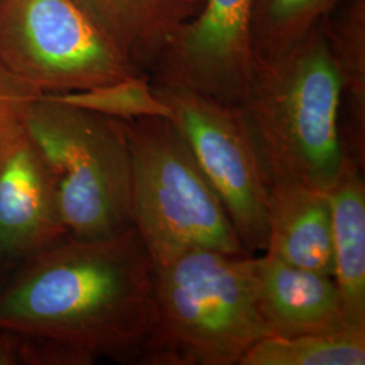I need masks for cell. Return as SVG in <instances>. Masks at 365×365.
I'll return each mask as SVG.
<instances>
[{
	"instance_id": "4",
	"label": "cell",
	"mask_w": 365,
	"mask_h": 365,
	"mask_svg": "<svg viewBox=\"0 0 365 365\" xmlns=\"http://www.w3.org/2000/svg\"><path fill=\"white\" fill-rule=\"evenodd\" d=\"M120 123L130 153L133 226L155 267L195 249L249 256L172 119L144 117Z\"/></svg>"
},
{
	"instance_id": "5",
	"label": "cell",
	"mask_w": 365,
	"mask_h": 365,
	"mask_svg": "<svg viewBox=\"0 0 365 365\" xmlns=\"http://www.w3.org/2000/svg\"><path fill=\"white\" fill-rule=\"evenodd\" d=\"M25 126L56 179L69 235L110 237L133 226L130 153L120 119L38 95L27 106Z\"/></svg>"
},
{
	"instance_id": "11",
	"label": "cell",
	"mask_w": 365,
	"mask_h": 365,
	"mask_svg": "<svg viewBox=\"0 0 365 365\" xmlns=\"http://www.w3.org/2000/svg\"><path fill=\"white\" fill-rule=\"evenodd\" d=\"M75 1L106 38L148 76L205 3V0Z\"/></svg>"
},
{
	"instance_id": "8",
	"label": "cell",
	"mask_w": 365,
	"mask_h": 365,
	"mask_svg": "<svg viewBox=\"0 0 365 365\" xmlns=\"http://www.w3.org/2000/svg\"><path fill=\"white\" fill-rule=\"evenodd\" d=\"M255 0H205L149 73L152 84L240 106L253 72Z\"/></svg>"
},
{
	"instance_id": "3",
	"label": "cell",
	"mask_w": 365,
	"mask_h": 365,
	"mask_svg": "<svg viewBox=\"0 0 365 365\" xmlns=\"http://www.w3.org/2000/svg\"><path fill=\"white\" fill-rule=\"evenodd\" d=\"M155 318L138 364L237 365L268 329L252 256L211 249L155 267Z\"/></svg>"
},
{
	"instance_id": "2",
	"label": "cell",
	"mask_w": 365,
	"mask_h": 365,
	"mask_svg": "<svg viewBox=\"0 0 365 365\" xmlns=\"http://www.w3.org/2000/svg\"><path fill=\"white\" fill-rule=\"evenodd\" d=\"M342 84L321 25L286 53L260 57L240 110L268 185L294 180L329 191L345 158Z\"/></svg>"
},
{
	"instance_id": "1",
	"label": "cell",
	"mask_w": 365,
	"mask_h": 365,
	"mask_svg": "<svg viewBox=\"0 0 365 365\" xmlns=\"http://www.w3.org/2000/svg\"><path fill=\"white\" fill-rule=\"evenodd\" d=\"M155 264L134 226L68 235L15 265L0 288V331L19 365L138 364L155 318Z\"/></svg>"
},
{
	"instance_id": "16",
	"label": "cell",
	"mask_w": 365,
	"mask_h": 365,
	"mask_svg": "<svg viewBox=\"0 0 365 365\" xmlns=\"http://www.w3.org/2000/svg\"><path fill=\"white\" fill-rule=\"evenodd\" d=\"M344 0H255L250 38L255 56L286 53L310 36Z\"/></svg>"
},
{
	"instance_id": "6",
	"label": "cell",
	"mask_w": 365,
	"mask_h": 365,
	"mask_svg": "<svg viewBox=\"0 0 365 365\" xmlns=\"http://www.w3.org/2000/svg\"><path fill=\"white\" fill-rule=\"evenodd\" d=\"M0 64L41 95L145 75L75 0H0Z\"/></svg>"
},
{
	"instance_id": "10",
	"label": "cell",
	"mask_w": 365,
	"mask_h": 365,
	"mask_svg": "<svg viewBox=\"0 0 365 365\" xmlns=\"http://www.w3.org/2000/svg\"><path fill=\"white\" fill-rule=\"evenodd\" d=\"M253 276L257 307L271 337L349 327L333 277L289 265L268 253L253 257Z\"/></svg>"
},
{
	"instance_id": "20",
	"label": "cell",
	"mask_w": 365,
	"mask_h": 365,
	"mask_svg": "<svg viewBox=\"0 0 365 365\" xmlns=\"http://www.w3.org/2000/svg\"><path fill=\"white\" fill-rule=\"evenodd\" d=\"M11 269L13 268H10L7 264H4L3 261L0 260V288L4 284V282H6L9 274L11 272Z\"/></svg>"
},
{
	"instance_id": "18",
	"label": "cell",
	"mask_w": 365,
	"mask_h": 365,
	"mask_svg": "<svg viewBox=\"0 0 365 365\" xmlns=\"http://www.w3.org/2000/svg\"><path fill=\"white\" fill-rule=\"evenodd\" d=\"M38 95L0 64V145L25 118L27 106Z\"/></svg>"
},
{
	"instance_id": "7",
	"label": "cell",
	"mask_w": 365,
	"mask_h": 365,
	"mask_svg": "<svg viewBox=\"0 0 365 365\" xmlns=\"http://www.w3.org/2000/svg\"><path fill=\"white\" fill-rule=\"evenodd\" d=\"M152 87L221 199L241 247L249 256L265 250L269 185L240 107L184 88Z\"/></svg>"
},
{
	"instance_id": "13",
	"label": "cell",
	"mask_w": 365,
	"mask_h": 365,
	"mask_svg": "<svg viewBox=\"0 0 365 365\" xmlns=\"http://www.w3.org/2000/svg\"><path fill=\"white\" fill-rule=\"evenodd\" d=\"M363 165L345 150L327 191L331 211L333 279L349 327H365V184Z\"/></svg>"
},
{
	"instance_id": "9",
	"label": "cell",
	"mask_w": 365,
	"mask_h": 365,
	"mask_svg": "<svg viewBox=\"0 0 365 365\" xmlns=\"http://www.w3.org/2000/svg\"><path fill=\"white\" fill-rule=\"evenodd\" d=\"M68 235L57 182L24 118L0 145V260L14 268Z\"/></svg>"
},
{
	"instance_id": "19",
	"label": "cell",
	"mask_w": 365,
	"mask_h": 365,
	"mask_svg": "<svg viewBox=\"0 0 365 365\" xmlns=\"http://www.w3.org/2000/svg\"><path fill=\"white\" fill-rule=\"evenodd\" d=\"M0 365H19V342L10 331H0Z\"/></svg>"
},
{
	"instance_id": "14",
	"label": "cell",
	"mask_w": 365,
	"mask_h": 365,
	"mask_svg": "<svg viewBox=\"0 0 365 365\" xmlns=\"http://www.w3.org/2000/svg\"><path fill=\"white\" fill-rule=\"evenodd\" d=\"M321 27L341 76L344 146L364 167L365 0H344Z\"/></svg>"
},
{
	"instance_id": "17",
	"label": "cell",
	"mask_w": 365,
	"mask_h": 365,
	"mask_svg": "<svg viewBox=\"0 0 365 365\" xmlns=\"http://www.w3.org/2000/svg\"><path fill=\"white\" fill-rule=\"evenodd\" d=\"M56 96L69 105L120 120L144 117L172 119L170 107L157 98L148 75L123 78L87 91Z\"/></svg>"
},
{
	"instance_id": "12",
	"label": "cell",
	"mask_w": 365,
	"mask_h": 365,
	"mask_svg": "<svg viewBox=\"0 0 365 365\" xmlns=\"http://www.w3.org/2000/svg\"><path fill=\"white\" fill-rule=\"evenodd\" d=\"M265 253L333 277L331 211L327 191L294 180L269 184Z\"/></svg>"
},
{
	"instance_id": "15",
	"label": "cell",
	"mask_w": 365,
	"mask_h": 365,
	"mask_svg": "<svg viewBox=\"0 0 365 365\" xmlns=\"http://www.w3.org/2000/svg\"><path fill=\"white\" fill-rule=\"evenodd\" d=\"M365 327L294 337H264L238 365H364Z\"/></svg>"
}]
</instances>
